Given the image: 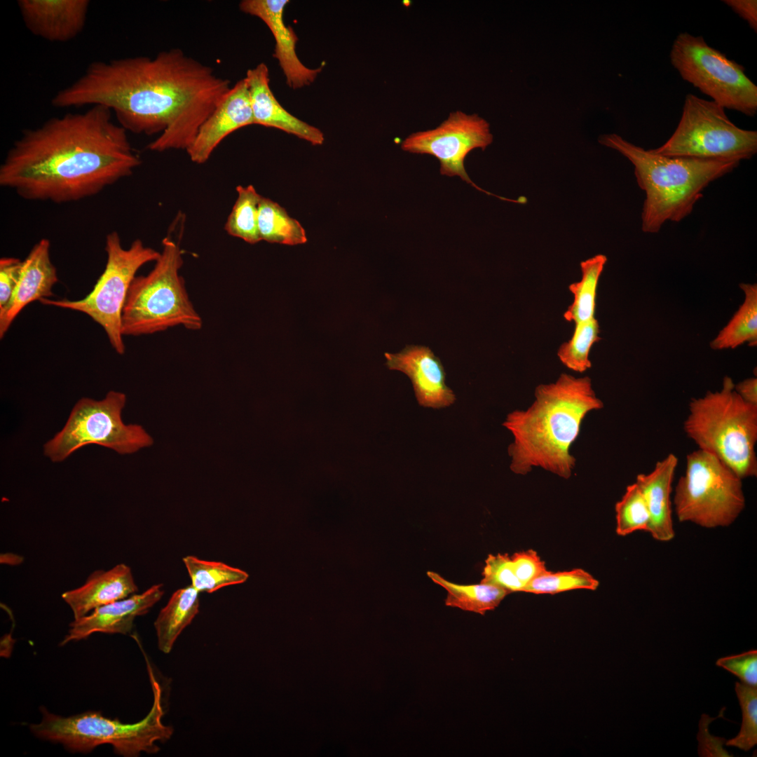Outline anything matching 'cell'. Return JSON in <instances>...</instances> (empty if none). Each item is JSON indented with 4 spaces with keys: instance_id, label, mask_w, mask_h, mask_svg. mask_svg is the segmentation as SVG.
Here are the masks:
<instances>
[{
    "instance_id": "cell-1",
    "label": "cell",
    "mask_w": 757,
    "mask_h": 757,
    "mask_svg": "<svg viewBox=\"0 0 757 757\" xmlns=\"http://www.w3.org/2000/svg\"><path fill=\"white\" fill-rule=\"evenodd\" d=\"M231 81L179 48L96 61L52 99L57 108L102 105L126 131L159 134L147 149L186 150Z\"/></svg>"
},
{
    "instance_id": "cell-2",
    "label": "cell",
    "mask_w": 757,
    "mask_h": 757,
    "mask_svg": "<svg viewBox=\"0 0 757 757\" xmlns=\"http://www.w3.org/2000/svg\"><path fill=\"white\" fill-rule=\"evenodd\" d=\"M112 115L93 105L25 130L0 166V185L25 200L64 203L130 175L141 160Z\"/></svg>"
},
{
    "instance_id": "cell-3",
    "label": "cell",
    "mask_w": 757,
    "mask_h": 757,
    "mask_svg": "<svg viewBox=\"0 0 757 757\" xmlns=\"http://www.w3.org/2000/svg\"><path fill=\"white\" fill-rule=\"evenodd\" d=\"M534 396L528 408L512 411L503 423L514 438L507 449L510 470L524 475L540 468L568 479L576 461L571 446L587 414L601 409L603 403L589 377L567 374L554 383L538 386Z\"/></svg>"
},
{
    "instance_id": "cell-4",
    "label": "cell",
    "mask_w": 757,
    "mask_h": 757,
    "mask_svg": "<svg viewBox=\"0 0 757 757\" xmlns=\"http://www.w3.org/2000/svg\"><path fill=\"white\" fill-rule=\"evenodd\" d=\"M599 142L634 165L637 184L646 193L641 218V230L646 233H656L667 221L679 222L688 217L704 189L740 163L655 154L614 133L600 136Z\"/></svg>"
},
{
    "instance_id": "cell-5",
    "label": "cell",
    "mask_w": 757,
    "mask_h": 757,
    "mask_svg": "<svg viewBox=\"0 0 757 757\" xmlns=\"http://www.w3.org/2000/svg\"><path fill=\"white\" fill-rule=\"evenodd\" d=\"M146 662L154 702L142 720L123 723L93 711L63 717L41 707V721L29 725L32 732L39 738L60 744L71 752L88 753L102 744H111L116 754L125 757L138 756L142 752H158L160 747L156 743L168 740L173 728L162 722L161 688L147 658Z\"/></svg>"
},
{
    "instance_id": "cell-6",
    "label": "cell",
    "mask_w": 757,
    "mask_h": 757,
    "mask_svg": "<svg viewBox=\"0 0 757 757\" xmlns=\"http://www.w3.org/2000/svg\"><path fill=\"white\" fill-rule=\"evenodd\" d=\"M725 376L721 390L689 403L683 430L699 449L716 456L742 479L757 475V406L744 402Z\"/></svg>"
},
{
    "instance_id": "cell-7",
    "label": "cell",
    "mask_w": 757,
    "mask_h": 757,
    "mask_svg": "<svg viewBox=\"0 0 757 757\" xmlns=\"http://www.w3.org/2000/svg\"><path fill=\"white\" fill-rule=\"evenodd\" d=\"M179 245L169 237L152 270L136 276L129 289L122 314L123 336L153 334L175 327L197 331L203 319L193 305L184 280Z\"/></svg>"
},
{
    "instance_id": "cell-8",
    "label": "cell",
    "mask_w": 757,
    "mask_h": 757,
    "mask_svg": "<svg viewBox=\"0 0 757 757\" xmlns=\"http://www.w3.org/2000/svg\"><path fill=\"white\" fill-rule=\"evenodd\" d=\"M745 503L742 479L730 468L699 449L687 455L674 496L679 521L705 528L727 527L743 512Z\"/></svg>"
},
{
    "instance_id": "cell-9",
    "label": "cell",
    "mask_w": 757,
    "mask_h": 757,
    "mask_svg": "<svg viewBox=\"0 0 757 757\" xmlns=\"http://www.w3.org/2000/svg\"><path fill=\"white\" fill-rule=\"evenodd\" d=\"M104 250V270L85 297L74 301L44 298L39 301L88 315L104 330L115 351L122 355L125 349L121 331L122 314L129 289L138 270L149 262H155L160 252L146 246L140 239L124 248L116 231L107 234Z\"/></svg>"
},
{
    "instance_id": "cell-10",
    "label": "cell",
    "mask_w": 757,
    "mask_h": 757,
    "mask_svg": "<svg viewBox=\"0 0 757 757\" xmlns=\"http://www.w3.org/2000/svg\"><path fill=\"white\" fill-rule=\"evenodd\" d=\"M650 151L668 157L740 162L756 154L757 132L737 127L723 107L690 93L672 135Z\"/></svg>"
},
{
    "instance_id": "cell-11",
    "label": "cell",
    "mask_w": 757,
    "mask_h": 757,
    "mask_svg": "<svg viewBox=\"0 0 757 757\" xmlns=\"http://www.w3.org/2000/svg\"><path fill=\"white\" fill-rule=\"evenodd\" d=\"M124 393L109 391L100 401L80 399L61 431L44 445V454L53 462L65 460L81 447L95 444L120 454H130L153 444L152 437L139 425H125L121 412Z\"/></svg>"
},
{
    "instance_id": "cell-12",
    "label": "cell",
    "mask_w": 757,
    "mask_h": 757,
    "mask_svg": "<svg viewBox=\"0 0 757 757\" xmlns=\"http://www.w3.org/2000/svg\"><path fill=\"white\" fill-rule=\"evenodd\" d=\"M669 57L681 78L714 102L748 116L756 114L757 86L744 67L709 46L702 36L680 33Z\"/></svg>"
},
{
    "instance_id": "cell-13",
    "label": "cell",
    "mask_w": 757,
    "mask_h": 757,
    "mask_svg": "<svg viewBox=\"0 0 757 757\" xmlns=\"http://www.w3.org/2000/svg\"><path fill=\"white\" fill-rule=\"evenodd\" d=\"M493 142L489 123L477 114L461 111L451 112L434 129L414 132L402 142L405 151L435 156L440 163V173L458 176L475 189L503 200L524 203L523 197L512 200L490 193L475 184L466 172L464 161L473 149L484 150Z\"/></svg>"
},
{
    "instance_id": "cell-14",
    "label": "cell",
    "mask_w": 757,
    "mask_h": 757,
    "mask_svg": "<svg viewBox=\"0 0 757 757\" xmlns=\"http://www.w3.org/2000/svg\"><path fill=\"white\" fill-rule=\"evenodd\" d=\"M385 357L389 369L400 371L410 378L420 406L442 409L455 402L456 395L445 383L444 367L430 348L409 345L397 353H386Z\"/></svg>"
},
{
    "instance_id": "cell-15",
    "label": "cell",
    "mask_w": 757,
    "mask_h": 757,
    "mask_svg": "<svg viewBox=\"0 0 757 757\" xmlns=\"http://www.w3.org/2000/svg\"><path fill=\"white\" fill-rule=\"evenodd\" d=\"M252 124H254L253 114L248 86L244 78L231 86L201 125L186 151L192 162L204 163L227 136Z\"/></svg>"
},
{
    "instance_id": "cell-16",
    "label": "cell",
    "mask_w": 757,
    "mask_h": 757,
    "mask_svg": "<svg viewBox=\"0 0 757 757\" xmlns=\"http://www.w3.org/2000/svg\"><path fill=\"white\" fill-rule=\"evenodd\" d=\"M162 584L154 585L141 594L102 606L90 613L74 620L60 646L89 637L97 632L127 634L132 631L135 619L147 613L163 596Z\"/></svg>"
},
{
    "instance_id": "cell-17",
    "label": "cell",
    "mask_w": 757,
    "mask_h": 757,
    "mask_svg": "<svg viewBox=\"0 0 757 757\" xmlns=\"http://www.w3.org/2000/svg\"><path fill=\"white\" fill-rule=\"evenodd\" d=\"M288 3L287 0H243L239 8L243 13L259 18L268 27L275 42L273 57L278 61L287 85L296 89L313 83L321 69L308 68L298 57L297 36L283 20Z\"/></svg>"
},
{
    "instance_id": "cell-18",
    "label": "cell",
    "mask_w": 757,
    "mask_h": 757,
    "mask_svg": "<svg viewBox=\"0 0 757 757\" xmlns=\"http://www.w3.org/2000/svg\"><path fill=\"white\" fill-rule=\"evenodd\" d=\"M90 4L88 0H19L17 3L27 29L50 42H67L80 34Z\"/></svg>"
},
{
    "instance_id": "cell-19",
    "label": "cell",
    "mask_w": 757,
    "mask_h": 757,
    "mask_svg": "<svg viewBox=\"0 0 757 757\" xmlns=\"http://www.w3.org/2000/svg\"><path fill=\"white\" fill-rule=\"evenodd\" d=\"M50 243L42 238L22 261L17 285L12 297L0 313V338L2 339L15 318L28 304L53 295V287L58 281L57 270L50 257Z\"/></svg>"
},
{
    "instance_id": "cell-20",
    "label": "cell",
    "mask_w": 757,
    "mask_h": 757,
    "mask_svg": "<svg viewBox=\"0 0 757 757\" xmlns=\"http://www.w3.org/2000/svg\"><path fill=\"white\" fill-rule=\"evenodd\" d=\"M249 89L254 124L274 128L305 139L312 144H322V132L289 113L277 100L270 88L269 70L261 62L247 71L245 77Z\"/></svg>"
},
{
    "instance_id": "cell-21",
    "label": "cell",
    "mask_w": 757,
    "mask_h": 757,
    "mask_svg": "<svg viewBox=\"0 0 757 757\" xmlns=\"http://www.w3.org/2000/svg\"><path fill=\"white\" fill-rule=\"evenodd\" d=\"M138 587L130 568L118 564L107 571L93 572L80 587L62 594L71 608L74 620L94 609L123 599L137 593Z\"/></svg>"
},
{
    "instance_id": "cell-22",
    "label": "cell",
    "mask_w": 757,
    "mask_h": 757,
    "mask_svg": "<svg viewBox=\"0 0 757 757\" xmlns=\"http://www.w3.org/2000/svg\"><path fill=\"white\" fill-rule=\"evenodd\" d=\"M677 465L676 456L669 453L657 462L651 472L639 474L636 478L635 483L643 494L650 517L648 533L660 542L670 541L675 535L671 493Z\"/></svg>"
},
{
    "instance_id": "cell-23",
    "label": "cell",
    "mask_w": 757,
    "mask_h": 757,
    "mask_svg": "<svg viewBox=\"0 0 757 757\" xmlns=\"http://www.w3.org/2000/svg\"><path fill=\"white\" fill-rule=\"evenodd\" d=\"M198 592L192 586L175 591L154 622L158 646L169 653L182 632L199 611Z\"/></svg>"
},
{
    "instance_id": "cell-24",
    "label": "cell",
    "mask_w": 757,
    "mask_h": 757,
    "mask_svg": "<svg viewBox=\"0 0 757 757\" xmlns=\"http://www.w3.org/2000/svg\"><path fill=\"white\" fill-rule=\"evenodd\" d=\"M743 303L728 324L711 341L714 350L733 349L743 343L754 346L757 341V285L742 283Z\"/></svg>"
},
{
    "instance_id": "cell-25",
    "label": "cell",
    "mask_w": 757,
    "mask_h": 757,
    "mask_svg": "<svg viewBox=\"0 0 757 757\" xmlns=\"http://www.w3.org/2000/svg\"><path fill=\"white\" fill-rule=\"evenodd\" d=\"M427 575L446 591V606L481 615L494 610L510 594L503 588L482 582L465 585L456 584L433 571H428Z\"/></svg>"
},
{
    "instance_id": "cell-26",
    "label": "cell",
    "mask_w": 757,
    "mask_h": 757,
    "mask_svg": "<svg viewBox=\"0 0 757 757\" xmlns=\"http://www.w3.org/2000/svg\"><path fill=\"white\" fill-rule=\"evenodd\" d=\"M606 261L605 255L596 254L580 262L581 280L568 286L573 301L564 313L566 321L577 324L595 318L597 286Z\"/></svg>"
},
{
    "instance_id": "cell-27",
    "label": "cell",
    "mask_w": 757,
    "mask_h": 757,
    "mask_svg": "<svg viewBox=\"0 0 757 757\" xmlns=\"http://www.w3.org/2000/svg\"><path fill=\"white\" fill-rule=\"evenodd\" d=\"M258 229L261 240L295 245L307 241L302 225L276 202L261 196L259 205Z\"/></svg>"
},
{
    "instance_id": "cell-28",
    "label": "cell",
    "mask_w": 757,
    "mask_h": 757,
    "mask_svg": "<svg viewBox=\"0 0 757 757\" xmlns=\"http://www.w3.org/2000/svg\"><path fill=\"white\" fill-rule=\"evenodd\" d=\"M182 560L191 585L198 592L212 593L226 586L243 583L248 578L244 571L222 562L203 560L193 556H186Z\"/></svg>"
},
{
    "instance_id": "cell-29",
    "label": "cell",
    "mask_w": 757,
    "mask_h": 757,
    "mask_svg": "<svg viewBox=\"0 0 757 757\" xmlns=\"http://www.w3.org/2000/svg\"><path fill=\"white\" fill-rule=\"evenodd\" d=\"M237 198L226 224V232L250 244L261 240L258 229L259 205L261 198L250 184L236 187Z\"/></svg>"
},
{
    "instance_id": "cell-30",
    "label": "cell",
    "mask_w": 757,
    "mask_h": 757,
    "mask_svg": "<svg viewBox=\"0 0 757 757\" xmlns=\"http://www.w3.org/2000/svg\"><path fill=\"white\" fill-rule=\"evenodd\" d=\"M599 334V325L595 318L575 324L571 338L557 350L561 362L575 372L583 373L592 367L589 352L594 343L601 339Z\"/></svg>"
},
{
    "instance_id": "cell-31",
    "label": "cell",
    "mask_w": 757,
    "mask_h": 757,
    "mask_svg": "<svg viewBox=\"0 0 757 757\" xmlns=\"http://www.w3.org/2000/svg\"><path fill=\"white\" fill-rule=\"evenodd\" d=\"M615 531L626 536L636 531L648 532L650 523L649 511L639 486L634 482L629 485L622 498L616 503Z\"/></svg>"
},
{
    "instance_id": "cell-32",
    "label": "cell",
    "mask_w": 757,
    "mask_h": 757,
    "mask_svg": "<svg viewBox=\"0 0 757 757\" xmlns=\"http://www.w3.org/2000/svg\"><path fill=\"white\" fill-rule=\"evenodd\" d=\"M599 585V582L595 578L581 568L559 572L547 571L532 580L524 592L554 594L580 589L594 591Z\"/></svg>"
},
{
    "instance_id": "cell-33",
    "label": "cell",
    "mask_w": 757,
    "mask_h": 757,
    "mask_svg": "<svg viewBox=\"0 0 757 757\" xmlns=\"http://www.w3.org/2000/svg\"><path fill=\"white\" fill-rule=\"evenodd\" d=\"M735 690L742 709V725L739 733L725 745L747 751L757 744V688L736 682Z\"/></svg>"
},
{
    "instance_id": "cell-34",
    "label": "cell",
    "mask_w": 757,
    "mask_h": 757,
    "mask_svg": "<svg viewBox=\"0 0 757 757\" xmlns=\"http://www.w3.org/2000/svg\"><path fill=\"white\" fill-rule=\"evenodd\" d=\"M482 575V583L503 588L510 593L524 590L525 587L517 577L507 554H489Z\"/></svg>"
},
{
    "instance_id": "cell-35",
    "label": "cell",
    "mask_w": 757,
    "mask_h": 757,
    "mask_svg": "<svg viewBox=\"0 0 757 757\" xmlns=\"http://www.w3.org/2000/svg\"><path fill=\"white\" fill-rule=\"evenodd\" d=\"M716 664L738 677L742 683L757 686V650L721 657Z\"/></svg>"
},
{
    "instance_id": "cell-36",
    "label": "cell",
    "mask_w": 757,
    "mask_h": 757,
    "mask_svg": "<svg viewBox=\"0 0 757 757\" xmlns=\"http://www.w3.org/2000/svg\"><path fill=\"white\" fill-rule=\"evenodd\" d=\"M510 557L514 571L525 588L532 580L548 571L545 561L533 550L515 552Z\"/></svg>"
},
{
    "instance_id": "cell-37",
    "label": "cell",
    "mask_w": 757,
    "mask_h": 757,
    "mask_svg": "<svg viewBox=\"0 0 757 757\" xmlns=\"http://www.w3.org/2000/svg\"><path fill=\"white\" fill-rule=\"evenodd\" d=\"M22 261L15 257L0 259V313L8 306L17 285Z\"/></svg>"
},
{
    "instance_id": "cell-38",
    "label": "cell",
    "mask_w": 757,
    "mask_h": 757,
    "mask_svg": "<svg viewBox=\"0 0 757 757\" xmlns=\"http://www.w3.org/2000/svg\"><path fill=\"white\" fill-rule=\"evenodd\" d=\"M723 1L746 20L753 31H757L756 0H724Z\"/></svg>"
},
{
    "instance_id": "cell-39",
    "label": "cell",
    "mask_w": 757,
    "mask_h": 757,
    "mask_svg": "<svg viewBox=\"0 0 757 757\" xmlns=\"http://www.w3.org/2000/svg\"><path fill=\"white\" fill-rule=\"evenodd\" d=\"M737 394L746 402L757 406V378L751 377L735 384Z\"/></svg>"
}]
</instances>
